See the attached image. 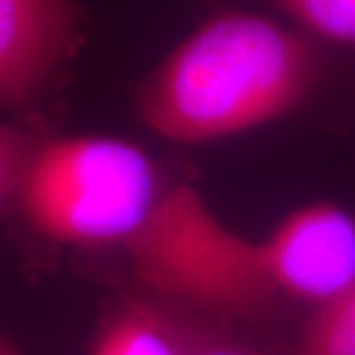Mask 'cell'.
Returning a JSON list of instances; mask_svg holds the SVG:
<instances>
[{
	"label": "cell",
	"instance_id": "obj_1",
	"mask_svg": "<svg viewBox=\"0 0 355 355\" xmlns=\"http://www.w3.org/2000/svg\"><path fill=\"white\" fill-rule=\"evenodd\" d=\"M322 76V53L302 30L253 12L198 26L137 93L140 119L178 144H203L292 113Z\"/></svg>",
	"mask_w": 355,
	"mask_h": 355
},
{
	"label": "cell",
	"instance_id": "obj_2",
	"mask_svg": "<svg viewBox=\"0 0 355 355\" xmlns=\"http://www.w3.org/2000/svg\"><path fill=\"white\" fill-rule=\"evenodd\" d=\"M172 184L150 154L125 139H44L14 203L48 241L127 253L160 214Z\"/></svg>",
	"mask_w": 355,
	"mask_h": 355
},
{
	"label": "cell",
	"instance_id": "obj_3",
	"mask_svg": "<svg viewBox=\"0 0 355 355\" xmlns=\"http://www.w3.org/2000/svg\"><path fill=\"white\" fill-rule=\"evenodd\" d=\"M125 257L154 298L221 320H259L279 296L259 266L257 241L227 229L200 193L176 184Z\"/></svg>",
	"mask_w": 355,
	"mask_h": 355
},
{
	"label": "cell",
	"instance_id": "obj_4",
	"mask_svg": "<svg viewBox=\"0 0 355 355\" xmlns=\"http://www.w3.org/2000/svg\"><path fill=\"white\" fill-rule=\"evenodd\" d=\"M257 253L279 300L316 308L355 286V217L336 203H310L257 241Z\"/></svg>",
	"mask_w": 355,
	"mask_h": 355
},
{
	"label": "cell",
	"instance_id": "obj_5",
	"mask_svg": "<svg viewBox=\"0 0 355 355\" xmlns=\"http://www.w3.org/2000/svg\"><path fill=\"white\" fill-rule=\"evenodd\" d=\"M81 44L76 0H0V105H36Z\"/></svg>",
	"mask_w": 355,
	"mask_h": 355
},
{
	"label": "cell",
	"instance_id": "obj_6",
	"mask_svg": "<svg viewBox=\"0 0 355 355\" xmlns=\"http://www.w3.org/2000/svg\"><path fill=\"white\" fill-rule=\"evenodd\" d=\"M89 355H184L162 300L125 296L105 318Z\"/></svg>",
	"mask_w": 355,
	"mask_h": 355
},
{
	"label": "cell",
	"instance_id": "obj_7",
	"mask_svg": "<svg viewBox=\"0 0 355 355\" xmlns=\"http://www.w3.org/2000/svg\"><path fill=\"white\" fill-rule=\"evenodd\" d=\"M162 302L174 322L184 355H282L249 340L227 320L207 316L174 302Z\"/></svg>",
	"mask_w": 355,
	"mask_h": 355
},
{
	"label": "cell",
	"instance_id": "obj_8",
	"mask_svg": "<svg viewBox=\"0 0 355 355\" xmlns=\"http://www.w3.org/2000/svg\"><path fill=\"white\" fill-rule=\"evenodd\" d=\"M291 355H355V286L312 308Z\"/></svg>",
	"mask_w": 355,
	"mask_h": 355
},
{
	"label": "cell",
	"instance_id": "obj_9",
	"mask_svg": "<svg viewBox=\"0 0 355 355\" xmlns=\"http://www.w3.org/2000/svg\"><path fill=\"white\" fill-rule=\"evenodd\" d=\"M312 38L355 46V0H272Z\"/></svg>",
	"mask_w": 355,
	"mask_h": 355
},
{
	"label": "cell",
	"instance_id": "obj_10",
	"mask_svg": "<svg viewBox=\"0 0 355 355\" xmlns=\"http://www.w3.org/2000/svg\"><path fill=\"white\" fill-rule=\"evenodd\" d=\"M36 130L0 125V205L14 200V193L42 142Z\"/></svg>",
	"mask_w": 355,
	"mask_h": 355
},
{
	"label": "cell",
	"instance_id": "obj_11",
	"mask_svg": "<svg viewBox=\"0 0 355 355\" xmlns=\"http://www.w3.org/2000/svg\"><path fill=\"white\" fill-rule=\"evenodd\" d=\"M0 355H18L16 347L8 340L0 338Z\"/></svg>",
	"mask_w": 355,
	"mask_h": 355
}]
</instances>
